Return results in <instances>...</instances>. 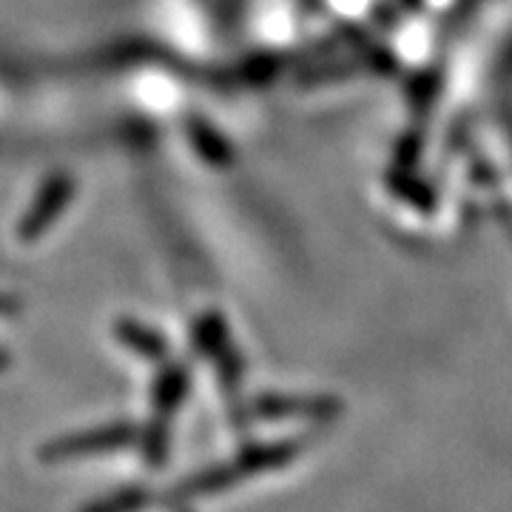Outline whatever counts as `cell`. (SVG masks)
<instances>
[{"label":"cell","instance_id":"cell-2","mask_svg":"<svg viewBox=\"0 0 512 512\" xmlns=\"http://www.w3.org/2000/svg\"><path fill=\"white\" fill-rule=\"evenodd\" d=\"M140 504V493L137 490H120V493L97 498L92 504H86L80 512H131Z\"/></svg>","mask_w":512,"mask_h":512},{"label":"cell","instance_id":"cell-1","mask_svg":"<svg viewBox=\"0 0 512 512\" xmlns=\"http://www.w3.org/2000/svg\"><path fill=\"white\" fill-rule=\"evenodd\" d=\"M131 441V427H123V424H111V427H97V430H89V433H72V436H63V439L49 441L43 450H40V458L49 461V464H60V461H77V458L94 456V453H109V450H117Z\"/></svg>","mask_w":512,"mask_h":512}]
</instances>
